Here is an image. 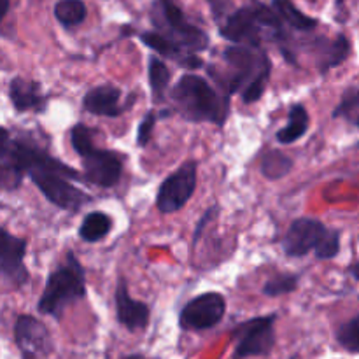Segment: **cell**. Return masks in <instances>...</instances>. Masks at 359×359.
Returning a JSON list of instances; mask_svg holds the SVG:
<instances>
[{"label":"cell","mask_w":359,"mask_h":359,"mask_svg":"<svg viewBox=\"0 0 359 359\" xmlns=\"http://www.w3.org/2000/svg\"><path fill=\"white\" fill-rule=\"evenodd\" d=\"M170 100L184 119L191 123H214L223 126L230 112V98L217 93L209 81L184 74L170 90Z\"/></svg>","instance_id":"1"},{"label":"cell","mask_w":359,"mask_h":359,"mask_svg":"<svg viewBox=\"0 0 359 359\" xmlns=\"http://www.w3.org/2000/svg\"><path fill=\"white\" fill-rule=\"evenodd\" d=\"M25 174H28V177L41 189L48 202L63 210L77 212L84 203L91 200L86 193H83L70 182V179H81L79 172L49 154L41 163L28 168Z\"/></svg>","instance_id":"2"},{"label":"cell","mask_w":359,"mask_h":359,"mask_svg":"<svg viewBox=\"0 0 359 359\" xmlns=\"http://www.w3.org/2000/svg\"><path fill=\"white\" fill-rule=\"evenodd\" d=\"M86 294V279L84 269L72 251L67 252L65 262L56 266L46 280L44 291L41 294L37 309L41 314L62 318L65 307L76 304Z\"/></svg>","instance_id":"3"},{"label":"cell","mask_w":359,"mask_h":359,"mask_svg":"<svg viewBox=\"0 0 359 359\" xmlns=\"http://www.w3.org/2000/svg\"><path fill=\"white\" fill-rule=\"evenodd\" d=\"M70 142L77 156L83 160L84 177L100 188H112L123 174V160L111 149H100L93 144V132L77 123L70 132Z\"/></svg>","instance_id":"4"},{"label":"cell","mask_w":359,"mask_h":359,"mask_svg":"<svg viewBox=\"0 0 359 359\" xmlns=\"http://www.w3.org/2000/svg\"><path fill=\"white\" fill-rule=\"evenodd\" d=\"M151 21L156 27V32L181 46L184 51L196 55L209 46V35L189 23L174 0H156L151 9Z\"/></svg>","instance_id":"5"},{"label":"cell","mask_w":359,"mask_h":359,"mask_svg":"<svg viewBox=\"0 0 359 359\" xmlns=\"http://www.w3.org/2000/svg\"><path fill=\"white\" fill-rule=\"evenodd\" d=\"M276 314L252 318L242 323L233 330V339L237 347L233 351V359H248L252 356H266L276 346Z\"/></svg>","instance_id":"6"},{"label":"cell","mask_w":359,"mask_h":359,"mask_svg":"<svg viewBox=\"0 0 359 359\" xmlns=\"http://www.w3.org/2000/svg\"><path fill=\"white\" fill-rule=\"evenodd\" d=\"M196 170V161H186L161 182L156 195V207L161 214L177 212L191 200L198 177Z\"/></svg>","instance_id":"7"},{"label":"cell","mask_w":359,"mask_h":359,"mask_svg":"<svg viewBox=\"0 0 359 359\" xmlns=\"http://www.w3.org/2000/svg\"><path fill=\"white\" fill-rule=\"evenodd\" d=\"M226 314V300L221 293L210 291L189 300L179 316V326L184 332L210 330L223 321Z\"/></svg>","instance_id":"8"},{"label":"cell","mask_w":359,"mask_h":359,"mask_svg":"<svg viewBox=\"0 0 359 359\" xmlns=\"http://www.w3.org/2000/svg\"><path fill=\"white\" fill-rule=\"evenodd\" d=\"M328 228L314 217H298L287 228L283 238V249L290 258H304L314 251L323 241Z\"/></svg>","instance_id":"9"},{"label":"cell","mask_w":359,"mask_h":359,"mask_svg":"<svg viewBox=\"0 0 359 359\" xmlns=\"http://www.w3.org/2000/svg\"><path fill=\"white\" fill-rule=\"evenodd\" d=\"M14 339L25 359L46 358L53 349L51 337L44 323L32 316H20L14 326Z\"/></svg>","instance_id":"10"},{"label":"cell","mask_w":359,"mask_h":359,"mask_svg":"<svg viewBox=\"0 0 359 359\" xmlns=\"http://www.w3.org/2000/svg\"><path fill=\"white\" fill-rule=\"evenodd\" d=\"M25 255L27 241L0 228V273L14 286H23L30 277L25 266Z\"/></svg>","instance_id":"11"},{"label":"cell","mask_w":359,"mask_h":359,"mask_svg":"<svg viewBox=\"0 0 359 359\" xmlns=\"http://www.w3.org/2000/svg\"><path fill=\"white\" fill-rule=\"evenodd\" d=\"M219 34L228 41L252 48H259L263 37V30L256 20L252 6L241 7L228 14L224 21H221Z\"/></svg>","instance_id":"12"},{"label":"cell","mask_w":359,"mask_h":359,"mask_svg":"<svg viewBox=\"0 0 359 359\" xmlns=\"http://www.w3.org/2000/svg\"><path fill=\"white\" fill-rule=\"evenodd\" d=\"M116 316H118L119 325H123L130 332L144 330L149 323V307L144 302L133 300L130 297L125 277H119L118 287H116Z\"/></svg>","instance_id":"13"},{"label":"cell","mask_w":359,"mask_h":359,"mask_svg":"<svg viewBox=\"0 0 359 359\" xmlns=\"http://www.w3.org/2000/svg\"><path fill=\"white\" fill-rule=\"evenodd\" d=\"M9 98L18 112L39 111L42 112L48 105V95L42 91L41 83L25 77H14L9 84Z\"/></svg>","instance_id":"14"},{"label":"cell","mask_w":359,"mask_h":359,"mask_svg":"<svg viewBox=\"0 0 359 359\" xmlns=\"http://www.w3.org/2000/svg\"><path fill=\"white\" fill-rule=\"evenodd\" d=\"M121 100V90L116 88L114 84H100L95 86L84 95L83 107L90 114L105 116V118H118L123 114L125 109L119 105Z\"/></svg>","instance_id":"15"},{"label":"cell","mask_w":359,"mask_h":359,"mask_svg":"<svg viewBox=\"0 0 359 359\" xmlns=\"http://www.w3.org/2000/svg\"><path fill=\"white\" fill-rule=\"evenodd\" d=\"M142 44H146L147 48H151L153 51H156L158 55L165 56V58H170L174 62H177L179 65L184 67V69H200L203 65L202 58L195 53H188L177 46L175 42H172L170 39H167L165 35H161L160 32H142L139 35Z\"/></svg>","instance_id":"16"},{"label":"cell","mask_w":359,"mask_h":359,"mask_svg":"<svg viewBox=\"0 0 359 359\" xmlns=\"http://www.w3.org/2000/svg\"><path fill=\"white\" fill-rule=\"evenodd\" d=\"M309 123H311V118H309L307 109L302 104H294L290 109V121H287V125L277 132V140L280 144L297 142V140H300L307 133Z\"/></svg>","instance_id":"17"},{"label":"cell","mask_w":359,"mask_h":359,"mask_svg":"<svg viewBox=\"0 0 359 359\" xmlns=\"http://www.w3.org/2000/svg\"><path fill=\"white\" fill-rule=\"evenodd\" d=\"M112 230V217L105 212L95 210L84 216L83 223L79 226V237L84 242H98L104 241Z\"/></svg>","instance_id":"18"},{"label":"cell","mask_w":359,"mask_h":359,"mask_svg":"<svg viewBox=\"0 0 359 359\" xmlns=\"http://www.w3.org/2000/svg\"><path fill=\"white\" fill-rule=\"evenodd\" d=\"M272 4L273 11H276L291 28H294V30L311 32L314 30V28H318L319 21L302 13V11L294 6L293 0H273Z\"/></svg>","instance_id":"19"},{"label":"cell","mask_w":359,"mask_h":359,"mask_svg":"<svg viewBox=\"0 0 359 359\" xmlns=\"http://www.w3.org/2000/svg\"><path fill=\"white\" fill-rule=\"evenodd\" d=\"M147 65H149L147 67V77H149V88L151 95H153V100L161 102L165 98V91H167L168 84H170L172 74L160 56H149Z\"/></svg>","instance_id":"20"},{"label":"cell","mask_w":359,"mask_h":359,"mask_svg":"<svg viewBox=\"0 0 359 359\" xmlns=\"http://www.w3.org/2000/svg\"><path fill=\"white\" fill-rule=\"evenodd\" d=\"M291 168H293V160L287 154H284L283 151L277 149L266 151L262 158V165H259L262 174L270 181L283 179L284 175L290 174Z\"/></svg>","instance_id":"21"},{"label":"cell","mask_w":359,"mask_h":359,"mask_svg":"<svg viewBox=\"0 0 359 359\" xmlns=\"http://www.w3.org/2000/svg\"><path fill=\"white\" fill-rule=\"evenodd\" d=\"M351 49H353V46H351V41L346 35H339L335 41L330 42L328 48H326L325 51V58L319 62V70H321V74H326L328 70L335 69L340 63L346 62L351 55Z\"/></svg>","instance_id":"22"},{"label":"cell","mask_w":359,"mask_h":359,"mask_svg":"<svg viewBox=\"0 0 359 359\" xmlns=\"http://www.w3.org/2000/svg\"><path fill=\"white\" fill-rule=\"evenodd\" d=\"M86 14L88 11L83 0H60L55 6V18L67 28L83 23Z\"/></svg>","instance_id":"23"},{"label":"cell","mask_w":359,"mask_h":359,"mask_svg":"<svg viewBox=\"0 0 359 359\" xmlns=\"http://www.w3.org/2000/svg\"><path fill=\"white\" fill-rule=\"evenodd\" d=\"M333 118H344L353 126L359 125V91L356 84L347 88L340 104L337 105L335 111H333Z\"/></svg>","instance_id":"24"},{"label":"cell","mask_w":359,"mask_h":359,"mask_svg":"<svg viewBox=\"0 0 359 359\" xmlns=\"http://www.w3.org/2000/svg\"><path fill=\"white\" fill-rule=\"evenodd\" d=\"M300 284V276L298 273H280V276L272 277L269 283L263 286V294L265 297H283V294L293 293Z\"/></svg>","instance_id":"25"},{"label":"cell","mask_w":359,"mask_h":359,"mask_svg":"<svg viewBox=\"0 0 359 359\" xmlns=\"http://www.w3.org/2000/svg\"><path fill=\"white\" fill-rule=\"evenodd\" d=\"M337 340L340 346L351 354H358L359 351V316H354L347 323H344L337 332Z\"/></svg>","instance_id":"26"},{"label":"cell","mask_w":359,"mask_h":359,"mask_svg":"<svg viewBox=\"0 0 359 359\" xmlns=\"http://www.w3.org/2000/svg\"><path fill=\"white\" fill-rule=\"evenodd\" d=\"M270 74H272V65L265 67V69H263L262 72L242 90V100H244V104H255V102H258L259 98L263 97L266 86H269Z\"/></svg>","instance_id":"27"},{"label":"cell","mask_w":359,"mask_h":359,"mask_svg":"<svg viewBox=\"0 0 359 359\" xmlns=\"http://www.w3.org/2000/svg\"><path fill=\"white\" fill-rule=\"evenodd\" d=\"M314 252H316V258L323 259V262L337 258L340 252V231L330 230L328 228V231L325 233L323 241L319 242L318 248L314 249Z\"/></svg>","instance_id":"28"},{"label":"cell","mask_w":359,"mask_h":359,"mask_svg":"<svg viewBox=\"0 0 359 359\" xmlns=\"http://www.w3.org/2000/svg\"><path fill=\"white\" fill-rule=\"evenodd\" d=\"M154 126H156V114L154 112H147L140 121L139 128H137V146L146 147L149 144L151 137H153Z\"/></svg>","instance_id":"29"},{"label":"cell","mask_w":359,"mask_h":359,"mask_svg":"<svg viewBox=\"0 0 359 359\" xmlns=\"http://www.w3.org/2000/svg\"><path fill=\"white\" fill-rule=\"evenodd\" d=\"M21 177L23 174L20 170L7 163H0V188L16 189L21 184Z\"/></svg>","instance_id":"30"},{"label":"cell","mask_w":359,"mask_h":359,"mask_svg":"<svg viewBox=\"0 0 359 359\" xmlns=\"http://www.w3.org/2000/svg\"><path fill=\"white\" fill-rule=\"evenodd\" d=\"M13 140L14 139L11 137V133L0 126V163L9 165V154L11 147H13Z\"/></svg>","instance_id":"31"},{"label":"cell","mask_w":359,"mask_h":359,"mask_svg":"<svg viewBox=\"0 0 359 359\" xmlns=\"http://www.w3.org/2000/svg\"><path fill=\"white\" fill-rule=\"evenodd\" d=\"M217 214H219V209H217L216 205H212V207H210L209 210H207L205 214H203V216H202V219H200V223L196 224V228H195V233H193V245H196V244H198L200 237H202V231H203V228H205L207 224H209L210 221H212L214 217L217 216Z\"/></svg>","instance_id":"32"},{"label":"cell","mask_w":359,"mask_h":359,"mask_svg":"<svg viewBox=\"0 0 359 359\" xmlns=\"http://www.w3.org/2000/svg\"><path fill=\"white\" fill-rule=\"evenodd\" d=\"M7 11H9V0H0V21L6 18Z\"/></svg>","instance_id":"33"},{"label":"cell","mask_w":359,"mask_h":359,"mask_svg":"<svg viewBox=\"0 0 359 359\" xmlns=\"http://www.w3.org/2000/svg\"><path fill=\"white\" fill-rule=\"evenodd\" d=\"M358 263H353V265H351V272H353V277H354V279H359V273H358Z\"/></svg>","instance_id":"34"},{"label":"cell","mask_w":359,"mask_h":359,"mask_svg":"<svg viewBox=\"0 0 359 359\" xmlns=\"http://www.w3.org/2000/svg\"><path fill=\"white\" fill-rule=\"evenodd\" d=\"M123 359H146V358L140 356V354H132V356H126V358H123Z\"/></svg>","instance_id":"35"}]
</instances>
